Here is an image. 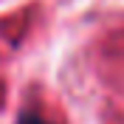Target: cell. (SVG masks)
Returning a JSON list of instances; mask_svg holds the SVG:
<instances>
[{"instance_id": "cell-1", "label": "cell", "mask_w": 124, "mask_h": 124, "mask_svg": "<svg viewBox=\"0 0 124 124\" xmlns=\"http://www.w3.org/2000/svg\"><path fill=\"white\" fill-rule=\"evenodd\" d=\"M17 124H48V121H45V118H39V116H34V113H23Z\"/></svg>"}]
</instances>
